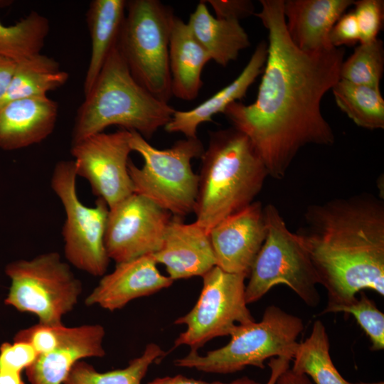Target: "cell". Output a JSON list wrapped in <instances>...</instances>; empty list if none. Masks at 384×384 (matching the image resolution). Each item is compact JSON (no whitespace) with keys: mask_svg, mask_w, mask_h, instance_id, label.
Listing matches in <instances>:
<instances>
[{"mask_svg":"<svg viewBox=\"0 0 384 384\" xmlns=\"http://www.w3.org/2000/svg\"><path fill=\"white\" fill-rule=\"evenodd\" d=\"M260 2L254 15L267 29L268 42L257 96L250 105L233 102L223 114L250 139L269 176L282 179L302 148L335 141L321 102L340 80L345 50H300L287 31L284 0Z\"/></svg>","mask_w":384,"mask_h":384,"instance_id":"obj_1","label":"cell"},{"mask_svg":"<svg viewBox=\"0 0 384 384\" xmlns=\"http://www.w3.org/2000/svg\"><path fill=\"white\" fill-rule=\"evenodd\" d=\"M327 306L344 305L365 289L384 295V202L365 192L309 206L297 232Z\"/></svg>","mask_w":384,"mask_h":384,"instance_id":"obj_2","label":"cell"},{"mask_svg":"<svg viewBox=\"0 0 384 384\" xmlns=\"http://www.w3.org/2000/svg\"><path fill=\"white\" fill-rule=\"evenodd\" d=\"M201 159L194 222L209 233L254 202L269 174L250 139L233 127L211 132Z\"/></svg>","mask_w":384,"mask_h":384,"instance_id":"obj_3","label":"cell"},{"mask_svg":"<svg viewBox=\"0 0 384 384\" xmlns=\"http://www.w3.org/2000/svg\"><path fill=\"white\" fill-rule=\"evenodd\" d=\"M175 111L136 81L117 42L77 111L71 144L112 125L147 139L166 126Z\"/></svg>","mask_w":384,"mask_h":384,"instance_id":"obj_4","label":"cell"},{"mask_svg":"<svg viewBox=\"0 0 384 384\" xmlns=\"http://www.w3.org/2000/svg\"><path fill=\"white\" fill-rule=\"evenodd\" d=\"M304 329L301 318L275 305L266 308L261 321L236 326L224 346L201 355L190 352L174 361L178 367L212 373L228 374L247 366L265 368L264 362L274 357L292 360Z\"/></svg>","mask_w":384,"mask_h":384,"instance_id":"obj_5","label":"cell"},{"mask_svg":"<svg viewBox=\"0 0 384 384\" xmlns=\"http://www.w3.org/2000/svg\"><path fill=\"white\" fill-rule=\"evenodd\" d=\"M130 133L132 151L144 159L141 168L131 160L128 164L134 192L149 198L173 216L183 218L194 213L198 174L193 172L191 161L201 158L204 151L198 138L180 139L170 148L159 149L139 133Z\"/></svg>","mask_w":384,"mask_h":384,"instance_id":"obj_6","label":"cell"},{"mask_svg":"<svg viewBox=\"0 0 384 384\" xmlns=\"http://www.w3.org/2000/svg\"><path fill=\"white\" fill-rule=\"evenodd\" d=\"M175 15L158 0L127 1L117 46L136 81L157 99L172 96L169 40Z\"/></svg>","mask_w":384,"mask_h":384,"instance_id":"obj_7","label":"cell"},{"mask_svg":"<svg viewBox=\"0 0 384 384\" xmlns=\"http://www.w3.org/2000/svg\"><path fill=\"white\" fill-rule=\"evenodd\" d=\"M267 235L251 267L245 285L247 304L261 299L272 287H289L309 306L320 302L319 279L306 249L291 232L273 204L264 207Z\"/></svg>","mask_w":384,"mask_h":384,"instance_id":"obj_8","label":"cell"},{"mask_svg":"<svg viewBox=\"0 0 384 384\" xmlns=\"http://www.w3.org/2000/svg\"><path fill=\"white\" fill-rule=\"evenodd\" d=\"M5 273L11 285L4 304L35 315L45 325L63 324V316L74 309L82 291L81 282L57 252L12 261Z\"/></svg>","mask_w":384,"mask_h":384,"instance_id":"obj_9","label":"cell"},{"mask_svg":"<svg viewBox=\"0 0 384 384\" xmlns=\"http://www.w3.org/2000/svg\"><path fill=\"white\" fill-rule=\"evenodd\" d=\"M77 177L74 161L63 160L55 165L50 181L65 215L62 229L65 257L75 267L102 277L110 262L105 246L109 208L100 198L94 206H85L78 195Z\"/></svg>","mask_w":384,"mask_h":384,"instance_id":"obj_10","label":"cell"},{"mask_svg":"<svg viewBox=\"0 0 384 384\" xmlns=\"http://www.w3.org/2000/svg\"><path fill=\"white\" fill-rule=\"evenodd\" d=\"M202 278L196 304L174 321L186 326L174 341V348L188 346L198 351L214 338L230 336L236 326L255 321L245 300V275L214 266Z\"/></svg>","mask_w":384,"mask_h":384,"instance_id":"obj_11","label":"cell"},{"mask_svg":"<svg viewBox=\"0 0 384 384\" xmlns=\"http://www.w3.org/2000/svg\"><path fill=\"white\" fill-rule=\"evenodd\" d=\"M130 135L129 131L120 129L71 144L77 176L88 181L93 194L109 208L134 193L128 170Z\"/></svg>","mask_w":384,"mask_h":384,"instance_id":"obj_12","label":"cell"},{"mask_svg":"<svg viewBox=\"0 0 384 384\" xmlns=\"http://www.w3.org/2000/svg\"><path fill=\"white\" fill-rule=\"evenodd\" d=\"M172 218L169 212L135 193L109 208L105 246L110 260L117 264L159 251Z\"/></svg>","mask_w":384,"mask_h":384,"instance_id":"obj_13","label":"cell"},{"mask_svg":"<svg viewBox=\"0 0 384 384\" xmlns=\"http://www.w3.org/2000/svg\"><path fill=\"white\" fill-rule=\"evenodd\" d=\"M209 238L223 270L248 277L267 235L265 210L260 201L232 214L215 225Z\"/></svg>","mask_w":384,"mask_h":384,"instance_id":"obj_14","label":"cell"},{"mask_svg":"<svg viewBox=\"0 0 384 384\" xmlns=\"http://www.w3.org/2000/svg\"><path fill=\"white\" fill-rule=\"evenodd\" d=\"M104 327L98 324L59 328L56 345L49 352L38 355L26 370L30 384H63L72 368L85 358L105 355Z\"/></svg>","mask_w":384,"mask_h":384,"instance_id":"obj_15","label":"cell"},{"mask_svg":"<svg viewBox=\"0 0 384 384\" xmlns=\"http://www.w3.org/2000/svg\"><path fill=\"white\" fill-rule=\"evenodd\" d=\"M152 255L117 263L114 270L104 274L85 298L87 306H98L113 311L133 299L151 295L170 287L173 280L162 274Z\"/></svg>","mask_w":384,"mask_h":384,"instance_id":"obj_16","label":"cell"},{"mask_svg":"<svg viewBox=\"0 0 384 384\" xmlns=\"http://www.w3.org/2000/svg\"><path fill=\"white\" fill-rule=\"evenodd\" d=\"M152 256L166 267L173 281L202 277L216 266L209 234L195 222L184 223L175 216L166 228L161 247Z\"/></svg>","mask_w":384,"mask_h":384,"instance_id":"obj_17","label":"cell"},{"mask_svg":"<svg viewBox=\"0 0 384 384\" xmlns=\"http://www.w3.org/2000/svg\"><path fill=\"white\" fill-rule=\"evenodd\" d=\"M57 102L48 95L21 98L0 106V149L14 151L33 146L53 132Z\"/></svg>","mask_w":384,"mask_h":384,"instance_id":"obj_18","label":"cell"},{"mask_svg":"<svg viewBox=\"0 0 384 384\" xmlns=\"http://www.w3.org/2000/svg\"><path fill=\"white\" fill-rule=\"evenodd\" d=\"M353 0H287L283 13L290 39L300 50L319 52L331 48L333 26L353 6Z\"/></svg>","mask_w":384,"mask_h":384,"instance_id":"obj_19","label":"cell"},{"mask_svg":"<svg viewBox=\"0 0 384 384\" xmlns=\"http://www.w3.org/2000/svg\"><path fill=\"white\" fill-rule=\"evenodd\" d=\"M267 55V43L262 41L256 47L240 75L210 98L190 110H176L164 127L169 133L180 132L186 138H196L200 124L213 122L212 117L245 95L249 87L263 72Z\"/></svg>","mask_w":384,"mask_h":384,"instance_id":"obj_20","label":"cell"},{"mask_svg":"<svg viewBox=\"0 0 384 384\" xmlns=\"http://www.w3.org/2000/svg\"><path fill=\"white\" fill-rule=\"evenodd\" d=\"M169 58L172 95L186 101L195 100L203 85L202 71L211 59L187 23L176 16L171 31Z\"/></svg>","mask_w":384,"mask_h":384,"instance_id":"obj_21","label":"cell"},{"mask_svg":"<svg viewBox=\"0 0 384 384\" xmlns=\"http://www.w3.org/2000/svg\"><path fill=\"white\" fill-rule=\"evenodd\" d=\"M191 31L217 64L226 67L250 46L249 36L239 21L218 18L201 1L187 23Z\"/></svg>","mask_w":384,"mask_h":384,"instance_id":"obj_22","label":"cell"},{"mask_svg":"<svg viewBox=\"0 0 384 384\" xmlns=\"http://www.w3.org/2000/svg\"><path fill=\"white\" fill-rule=\"evenodd\" d=\"M126 6L124 0H93L89 4L86 21L91 39V53L84 80V95L94 85L117 42Z\"/></svg>","mask_w":384,"mask_h":384,"instance_id":"obj_23","label":"cell"},{"mask_svg":"<svg viewBox=\"0 0 384 384\" xmlns=\"http://www.w3.org/2000/svg\"><path fill=\"white\" fill-rule=\"evenodd\" d=\"M68 73L54 58L41 53L16 63V66L2 105L9 101L46 96L63 87Z\"/></svg>","mask_w":384,"mask_h":384,"instance_id":"obj_24","label":"cell"},{"mask_svg":"<svg viewBox=\"0 0 384 384\" xmlns=\"http://www.w3.org/2000/svg\"><path fill=\"white\" fill-rule=\"evenodd\" d=\"M330 343L326 327L314 321L309 336L299 343L293 357V371L309 375L315 384H353L345 380L330 356Z\"/></svg>","mask_w":384,"mask_h":384,"instance_id":"obj_25","label":"cell"},{"mask_svg":"<svg viewBox=\"0 0 384 384\" xmlns=\"http://www.w3.org/2000/svg\"><path fill=\"white\" fill-rule=\"evenodd\" d=\"M331 90L337 106L357 126L384 128V100L380 89L340 79Z\"/></svg>","mask_w":384,"mask_h":384,"instance_id":"obj_26","label":"cell"},{"mask_svg":"<svg viewBox=\"0 0 384 384\" xmlns=\"http://www.w3.org/2000/svg\"><path fill=\"white\" fill-rule=\"evenodd\" d=\"M49 31L48 19L36 11L14 25L0 22V57L18 63L41 53Z\"/></svg>","mask_w":384,"mask_h":384,"instance_id":"obj_27","label":"cell"},{"mask_svg":"<svg viewBox=\"0 0 384 384\" xmlns=\"http://www.w3.org/2000/svg\"><path fill=\"white\" fill-rule=\"evenodd\" d=\"M164 355L158 344L150 343L142 354L132 359L127 367L105 373L80 361L72 368L63 384H142L150 366Z\"/></svg>","mask_w":384,"mask_h":384,"instance_id":"obj_28","label":"cell"},{"mask_svg":"<svg viewBox=\"0 0 384 384\" xmlns=\"http://www.w3.org/2000/svg\"><path fill=\"white\" fill-rule=\"evenodd\" d=\"M383 70V43L377 38L370 43H360L348 59L343 61L340 79L380 89Z\"/></svg>","mask_w":384,"mask_h":384,"instance_id":"obj_29","label":"cell"},{"mask_svg":"<svg viewBox=\"0 0 384 384\" xmlns=\"http://www.w3.org/2000/svg\"><path fill=\"white\" fill-rule=\"evenodd\" d=\"M351 314L368 336L372 351L384 348V314L376 306L363 291L360 292L359 299L344 305L326 306L323 314L339 313Z\"/></svg>","mask_w":384,"mask_h":384,"instance_id":"obj_30","label":"cell"},{"mask_svg":"<svg viewBox=\"0 0 384 384\" xmlns=\"http://www.w3.org/2000/svg\"><path fill=\"white\" fill-rule=\"evenodd\" d=\"M353 11L358 24L360 43L377 39L383 21V1H354Z\"/></svg>","mask_w":384,"mask_h":384,"instance_id":"obj_31","label":"cell"},{"mask_svg":"<svg viewBox=\"0 0 384 384\" xmlns=\"http://www.w3.org/2000/svg\"><path fill=\"white\" fill-rule=\"evenodd\" d=\"M38 353L28 343L14 341L0 346V371L21 374L36 361Z\"/></svg>","mask_w":384,"mask_h":384,"instance_id":"obj_32","label":"cell"},{"mask_svg":"<svg viewBox=\"0 0 384 384\" xmlns=\"http://www.w3.org/2000/svg\"><path fill=\"white\" fill-rule=\"evenodd\" d=\"M63 325V324H61ZM59 326H48L38 323L32 326L19 330L14 341L30 343L38 355L49 352L56 345Z\"/></svg>","mask_w":384,"mask_h":384,"instance_id":"obj_33","label":"cell"},{"mask_svg":"<svg viewBox=\"0 0 384 384\" xmlns=\"http://www.w3.org/2000/svg\"><path fill=\"white\" fill-rule=\"evenodd\" d=\"M329 41L332 47L351 46L359 42V31L353 11L344 13L333 26Z\"/></svg>","mask_w":384,"mask_h":384,"instance_id":"obj_34","label":"cell"},{"mask_svg":"<svg viewBox=\"0 0 384 384\" xmlns=\"http://www.w3.org/2000/svg\"><path fill=\"white\" fill-rule=\"evenodd\" d=\"M213 8L215 17L239 21L255 14L253 3L249 0H208Z\"/></svg>","mask_w":384,"mask_h":384,"instance_id":"obj_35","label":"cell"},{"mask_svg":"<svg viewBox=\"0 0 384 384\" xmlns=\"http://www.w3.org/2000/svg\"><path fill=\"white\" fill-rule=\"evenodd\" d=\"M147 384H260V383L249 378L242 377L230 383H223L220 381L206 382L201 380H195L187 378L183 375H176L174 376H164L156 378L149 382Z\"/></svg>","mask_w":384,"mask_h":384,"instance_id":"obj_36","label":"cell"},{"mask_svg":"<svg viewBox=\"0 0 384 384\" xmlns=\"http://www.w3.org/2000/svg\"><path fill=\"white\" fill-rule=\"evenodd\" d=\"M16 66L15 61L0 57V105L7 93Z\"/></svg>","mask_w":384,"mask_h":384,"instance_id":"obj_37","label":"cell"},{"mask_svg":"<svg viewBox=\"0 0 384 384\" xmlns=\"http://www.w3.org/2000/svg\"><path fill=\"white\" fill-rule=\"evenodd\" d=\"M290 361L289 358L284 357H274L270 358L268 366L270 368L271 373L266 384H275L280 374L289 368Z\"/></svg>","mask_w":384,"mask_h":384,"instance_id":"obj_38","label":"cell"},{"mask_svg":"<svg viewBox=\"0 0 384 384\" xmlns=\"http://www.w3.org/2000/svg\"><path fill=\"white\" fill-rule=\"evenodd\" d=\"M275 384H313L307 375L287 369L278 377Z\"/></svg>","mask_w":384,"mask_h":384,"instance_id":"obj_39","label":"cell"},{"mask_svg":"<svg viewBox=\"0 0 384 384\" xmlns=\"http://www.w3.org/2000/svg\"><path fill=\"white\" fill-rule=\"evenodd\" d=\"M0 384H25L21 374L0 371Z\"/></svg>","mask_w":384,"mask_h":384,"instance_id":"obj_40","label":"cell"},{"mask_svg":"<svg viewBox=\"0 0 384 384\" xmlns=\"http://www.w3.org/2000/svg\"><path fill=\"white\" fill-rule=\"evenodd\" d=\"M353 384H383V381L376 382V383H365V382H358Z\"/></svg>","mask_w":384,"mask_h":384,"instance_id":"obj_41","label":"cell"}]
</instances>
